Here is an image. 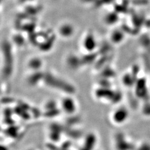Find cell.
Segmentation results:
<instances>
[{
  "label": "cell",
  "instance_id": "1",
  "mask_svg": "<svg viewBox=\"0 0 150 150\" xmlns=\"http://www.w3.org/2000/svg\"><path fill=\"white\" fill-rule=\"evenodd\" d=\"M95 140L93 138V135H90L84 140L82 146L79 150H94L95 145Z\"/></svg>",
  "mask_w": 150,
  "mask_h": 150
}]
</instances>
